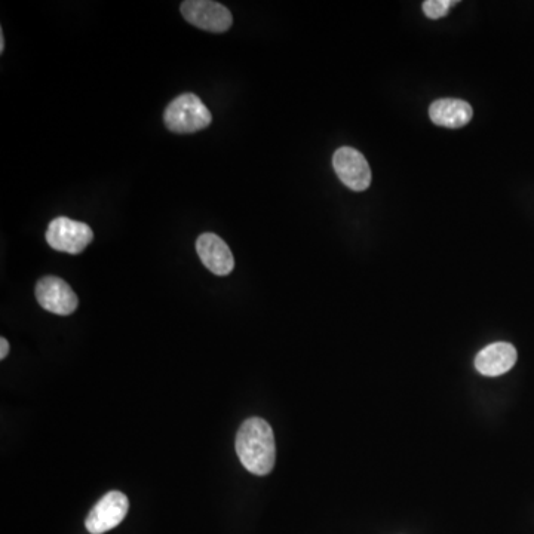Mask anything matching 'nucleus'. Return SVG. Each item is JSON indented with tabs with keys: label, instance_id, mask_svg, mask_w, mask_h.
I'll return each mask as SVG.
<instances>
[{
	"label": "nucleus",
	"instance_id": "12",
	"mask_svg": "<svg viewBox=\"0 0 534 534\" xmlns=\"http://www.w3.org/2000/svg\"><path fill=\"white\" fill-rule=\"evenodd\" d=\"M9 354V343L8 340L5 339V337H2L0 339V359H5L6 356Z\"/></svg>",
	"mask_w": 534,
	"mask_h": 534
},
{
	"label": "nucleus",
	"instance_id": "9",
	"mask_svg": "<svg viewBox=\"0 0 534 534\" xmlns=\"http://www.w3.org/2000/svg\"><path fill=\"white\" fill-rule=\"evenodd\" d=\"M517 349L511 343L497 342L484 348L475 358L478 373L487 377L508 373L517 362Z\"/></svg>",
	"mask_w": 534,
	"mask_h": 534
},
{
	"label": "nucleus",
	"instance_id": "8",
	"mask_svg": "<svg viewBox=\"0 0 534 534\" xmlns=\"http://www.w3.org/2000/svg\"><path fill=\"white\" fill-rule=\"evenodd\" d=\"M199 259L214 275L226 276L235 267L232 251L220 236L214 233H202L196 241Z\"/></svg>",
	"mask_w": 534,
	"mask_h": 534
},
{
	"label": "nucleus",
	"instance_id": "7",
	"mask_svg": "<svg viewBox=\"0 0 534 534\" xmlns=\"http://www.w3.org/2000/svg\"><path fill=\"white\" fill-rule=\"evenodd\" d=\"M333 167L343 184L355 192H364L371 184V168L361 152L340 147L333 156Z\"/></svg>",
	"mask_w": 534,
	"mask_h": 534
},
{
	"label": "nucleus",
	"instance_id": "1",
	"mask_svg": "<svg viewBox=\"0 0 534 534\" xmlns=\"http://www.w3.org/2000/svg\"><path fill=\"white\" fill-rule=\"evenodd\" d=\"M235 447L248 472L254 475L272 472L276 460L275 435L266 420L260 417L245 420L236 435Z\"/></svg>",
	"mask_w": 534,
	"mask_h": 534
},
{
	"label": "nucleus",
	"instance_id": "6",
	"mask_svg": "<svg viewBox=\"0 0 534 534\" xmlns=\"http://www.w3.org/2000/svg\"><path fill=\"white\" fill-rule=\"evenodd\" d=\"M36 299L45 311L54 315H72L78 309L79 299L73 288L57 276H45L36 284Z\"/></svg>",
	"mask_w": 534,
	"mask_h": 534
},
{
	"label": "nucleus",
	"instance_id": "2",
	"mask_svg": "<svg viewBox=\"0 0 534 534\" xmlns=\"http://www.w3.org/2000/svg\"><path fill=\"white\" fill-rule=\"evenodd\" d=\"M164 122L173 133L193 134L210 127L213 116L198 95L183 94L168 104Z\"/></svg>",
	"mask_w": 534,
	"mask_h": 534
},
{
	"label": "nucleus",
	"instance_id": "13",
	"mask_svg": "<svg viewBox=\"0 0 534 534\" xmlns=\"http://www.w3.org/2000/svg\"><path fill=\"white\" fill-rule=\"evenodd\" d=\"M5 51V38H3V32H0V52Z\"/></svg>",
	"mask_w": 534,
	"mask_h": 534
},
{
	"label": "nucleus",
	"instance_id": "4",
	"mask_svg": "<svg viewBox=\"0 0 534 534\" xmlns=\"http://www.w3.org/2000/svg\"><path fill=\"white\" fill-rule=\"evenodd\" d=\"M181 14L187 23L211 33H224L232 27L229 9L213 0H186L181 3Z\"/></svg>",
	"mask_w": 534,
	"mask_h": 534
},
{
	"label": "nucleus",
	"instance_id": "11",
	"mask_svg": "<svg viewBox=\"0 0 534 534\" xmlns=\"http://www.w3.org/2000/svg\"><path fill=\"white\" fill-rule=\"evenodd\" d=\"M454 5H457V0H426L422 6L426 17L438 20V18L445 17Z\"/></svg>",
	"mask_w": 534,
	"mask_h": 534
},
{
	"label": "nucleus",
	"instance_id": "3",
	"mask_svg": "<svg viewBox=\"0 0 534 534\" xmlns=\"http://www.w3.org/2000/svg\"><path fill=\"white\" fill-rule=\"evenodd\" d=\"M45 238L52 250L76 256L91 244L94 232L88 224L57 217L49 223Z\"/></svg>",
	"mask_w": 534,
	"mask_h": 534
},
{
	"label": "nucleus",
	"instance_id": "5",
	"mask_svg": "<svg viewBox=\"0 0 534 534\" xmlns=\"http://www.w3.org/2000/svg\"><path fill=\"white\" fill-rule=\"evenodd\" d=\"M130 502L121 491H110L89 512L85 527L91 534H103L118 527L127 517Z\"/></svg>",
	"mask_w": 534,
	"mask_h": 534
},
{
	"label": "nucleus",
	"instance_id": "10",
	"mask_svg": "<svg viewBox=\"0 0 534 534\" xmlns=\"http://www.w3.org/2000/svg\"><path fill=\"white\" fill-rule=\"evenodd\" d=\"M431 121L438 127L457 128L465 127L472 121L474 110L468 101L456 100V98H443V100L434 101L429 109Z\"/></svg>",
	"mask_w": 534,
	"mask_h": 534
}]
</instances>
